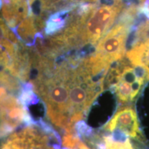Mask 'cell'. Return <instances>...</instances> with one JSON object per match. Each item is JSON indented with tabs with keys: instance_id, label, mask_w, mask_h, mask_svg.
I'll use <instances>...</instances> for the list:
<instances>
[{
	"instance_id": "cell-1",
	"label": "cell",
	"mask_w": 149,
	"mask_h": 149,
	"mask_svg": "<svg viewBox=\"0 0 149 149\" xmlns=\"http://www.w3.org/2000/svg\"><path fill=\"white\" fill-rule=\"evenodd\" d=\"M136 8L130 7L97 44L93 55L104 64L111 66L122 60L126 54V41L136 14Z\"/></svg>"
},
{
	"instance_id": "cell-2",
	"label": "cell",
	"mask_w": 149,
	"mask_h": 149,
	"mask_svg": "<svg viewBox=\"0 0 149 149\" xmlns=\"http://www.w3.org/2000/svg\"><path fill=\"white\" fill-rule=\"evenodd\" d=\"M122 60L110 70L107 84L113 88L120 104L130 105L137 100L148 81L142 70L128 59Z\"/></svg>"
},
{
	"instance_id": "cell-3",
	"label": "cell",
	"mask_w": 149,
	"mask_h": 149,
	"mask_svg": "<svg viewBox=\"0 0 149 149\" xmlns=\"http://www.w3.org/2000/svg\"><path fill=\"white\" fill-rule=\"evenodd\" d=\"M109 134H120L136 139L144 138L137 112L131 105L120 107L104 126Z\"/></svg>"
},
{
	"instance_id": "cell-4",
	"label": "cell",
	"mask_w": 149,
	"mask_h": 149,
	"mask_svg": "<svg viewBox=\"0 0 149 149\" xmlns=\"http://www.w3.org/2000/svg\"><path fill=\"white\" fill-rule=\"evenodd\" d=\"M15 36L0 18V67L17 75L22 57Z\"/></svg>"
},
{
	"instance_id": "cell-5",
	"label": "cell",
	"mask_w": 149,
	"mask_h": 149,
	"mask_svg": "<svg viewBox=\"0 0 149 149\" xmlns=\"http://www.w3.org/2000/svg\"><path fill=\"white\" fill-rule=\"evenodd\" d=\"M48 137L32 126L13 133L0 143V149H48Z\"/></svg>"
},
{
	"instance_id": "cell-6",
	"label": "cell",
	"mask_w": 149,
	"mask_h": 149,
	"mask_svg": "<svg viewBox=\"0 0 149 149\" xmlns=\"http://www.w3.org/2000/svg\"><path fill=\"white\" fill-rule=\"evenodd\" d=\"M126 54L128 60L142 70L149 81V21L137 29L135 42Z\"/></svg>"
},
{
	"instance_id": "cell-7",
	"label": "cell",
	"mask_w": 149,
	"mask_h": 149,
	"mask_svg": "<svg viewBox=\"0 0 149 149\" xmlns=\"http://www.w3.org/2000/svg\"><path fill=\"white\" fill-rule=\"evenodd\" d=\"M100 149H148L146 139L126 137L120 134L104 136Z\"/></svg>"
},
{
	"instance_id": "cell-8",
	"label": "cell",
	"mask_w": 149,
	"mask_h": 149,
	"mask_svg": "<svg viewBox=\"0 0 149 149\" xmlns=\"http://www.w3.org/2000/svg\"><path fill=\"white\" fill-rule=\"evenodd\" d=\"M22 89L14 75L0 70V111L13 99L19 97Z\"/></svg>"
},
{
	"instance_id": "cell-9",
	"label": "cell",
	"mask_w": 149,
	"mask_h": 149,
	"mask_svg": "<svg viewBox=\"0 0 149 149\" xmlns=\"http://www.w3.org/2000/svg\"><path fill=\"white\" fill-rule=\"evenodd\" d=\"M71 10L72 9L70 8L65 10L58 11L48 19L46 28V34H53L58 32L59 30L62 29L66 19L70 17V10Z\"/></svg>"
},
{
	"instance_id": "cell-10",
	"label": "cell",
	"mask_w": 149,
	"mask_h": 149,
	"mask_svg": "<svg viewBox=\"0 0 149 149\" xmlns=\"http://www.w3.org/2000/svg\"><path fill=\"white\" fill-rule=\"evenodd\" d=\"M48 149H55V148H49V147H48Z\"/></svg>"
}]
</instances>
